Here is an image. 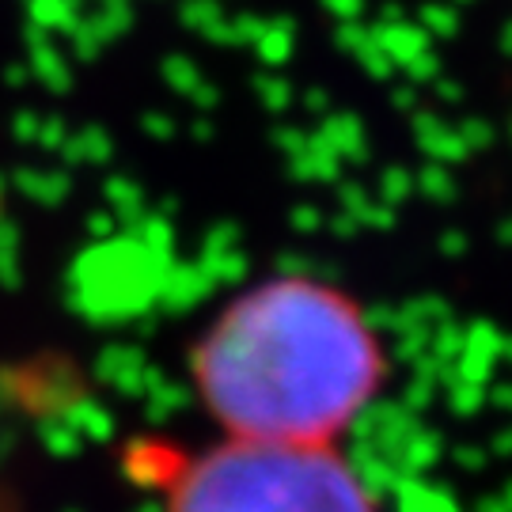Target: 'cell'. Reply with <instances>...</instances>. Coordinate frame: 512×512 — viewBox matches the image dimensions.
Wrapping results in <instances>:
<instances>
[{
    "label": "cell",
    "instance_id": "cell-1",
    "mask_svg": "<svg viewBox=\"0 0 512 512\" xmlns=\"http://www.w3.org/2000/svg\"><path fill=\"white\" fill-rule=\"evenodd\" d=\"M387 357L361 304L315 277L251 285L205 327L190 376L236 440L338 444L384 384Z\"/></svg>",
    "mask_w": 512,
    "mask_h": 512
},
{
    "label": "cell",
    "instance_id": "cell-2",
    "mask_svg": "<svg viewBox=\"0 0 512 512\" xmlns=\"http://www.w3.org/2000/svg\"><path fill=\"white\" fill-rule=\"evenodd\" d=\"M137 475L160 494V512H380L376 490L338 444H141Z\"/></svg>",
    "mask_w": 512,
    "mask_h": 512
}]
</instances>
